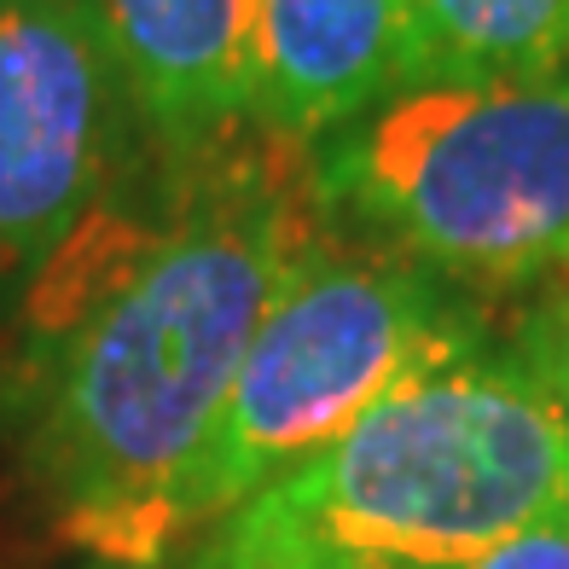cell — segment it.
Wrapping results in <instances>:
<instances>
[{
  "label": "cell",
  "instance_id": "cell-10",
  "mask_svg": "<svg viewBox=\"0 0 569 569\" xmlns=\"http://www.w3.org/2000/svg\"><path fill=\"white\" fill-rule=\"evenodd\" d=\"M471 569H569V523L517 535V540H506L500 552H488Z\"/></svg>",
  "mask_w": 569,
  "mask_h": 569
},
{
  "label": "cell",
  "instance_id": "cell-9",
  "mask_svg": "<svg viewBox=\"0 0 569 569\" xmlns=\"http://www.w3.org/2000/svg\"><path fill=\"white\" fill-rule=\"evenodd\" d=\"M506 349L523 360V367L552 390V401L569 412V273H558L552 291L540 297L523 320H517Z\"/></svg>",
  "mask_w": 569,
  "mask_h": 569
},
{
  "label": "cell",
  "instance_id": "cell-1",
  "mask_svg": "<svg viewBox=\"0 0 569 569\" xmlns=\"http://www.w3.org/2000/svg\"><path fill=\"white\" fill-rule=\"evenodd\" d=\"M315 239L268 163L227 158L163 227L122 239L99 216L64 244L88 268L36 273L41 315L0 407L59 529L99 563H163L187 540L180 488Z\"/></svg>",
  "mask_w": 569,
  "mask_h": 569
},
{
  "label": "cell",
  "instance_id": "cell-6",
  "mask_svg": "<svg viewBox=\"0 0 569 569\" xmlns=\"http://www.w3.org/2000/svg\"><path fill=\"white\" fill-rule=\"evenodd\" d=\"M412 82L401 0H250V122L326 140Z\"/></svg>",
  "mask_w": 569,
  "mask_h": 569
},
{
  "label": "cell",
  "instance_id": "cell-3",
  "mask_svg": "<svg viewBox=\"0 0 569 569\" xmlns=\"http://www.w3.org/2000/svg\"><path fill=\"white\" fill-rule=\"evenodd\" d=\"M315 192L459 291L569 273V70L407 82L315 140Z\"/></svg>",
  "mask_w": 569,
  "mask_h": 569
},
{
  "label": "cell",
  "instance_id": "cell-8",
  "mask_svg": "<svg viewBox=\"0 0 569 569\" xmlns=\"http://www.w3.org/2000/svg\"><path fill=\"white\" fill-rule=\"evenodd\" d=\"M412 82H523L569 70V0H401Z\"/></svg>",
  "mask_w": 569,
  "mask_h": 569
},
{
  "label": "cell",
  "instance_id": "cell-2",
  "mask_svg": "<svg viewBox=\"0 0 569 569\" xmlns=\"http://www.w3.org/2000/svg\"><path fill=\"white\" fill-rule=\"evenodd\" d=\"M558 523H569V412L511 349L482 343L216 517L187 563L471 569Z\"/></svg>",
  "mask_w": 569,
  "mask_h": 569
},
{
  "label": "cell",
  "instance_id": "cell-11",
  "mask_svg": "<svg viewBox=\"0 0 569 569\" xmlns=\"http://www.w3.org/2000/svg\"><path fill=\"white\" fill-rule=\"evenodd\" d=\"M88 569H169V563H88ZM180 569H192V563H180Z\"/></svg>",
  "mask_w": 569,
  "mask_h": 569
},
{
  "label": "cell",
  "instance_id": "cell-4",
  "mask_svg": "<svg viewBox=\"0 0 569 569\" xmlns=\"http://www.w3.org/2000/svg\"><path fill=\"white\" fill-rule=\"evenodd\" d=\"M482 349L477 297L383 244L302 250L256 326L227 407L180 488V535L262 495L349 425L448 360Z\"/></svg>",
  "mask_w": 569,
  "mask_h": 569
},
{
  "label": "cell",
  "instance_id": "cell-5",
  "mask_svg": "<svg viewBox=\"0 0 569 569\" xmlns=\"http://www.w3.org/2000/svg\"><path fill=\"white\" fill-rule=\"evenodd\" d=\"M134 122L99 0H0V273L36 279L106 216Z\"/></svg>",
  "mask_w": 569,
  "mask_h": 569
},
{
  "label": "cell",
  "instance_id": "cell-7",
  "mask_svg": "<svg viewBox=\"0 0 569 569\" xmlns=\"http://www.w3.org/2000/svg\"><path fill=\"white\" fill-rule=\"evenodd\" d=\"M140 122L180 158L250 122V0H99Z\"/></svg>",
  "mask_w": 569,
  "mask_h": 569
}]
</instances>
